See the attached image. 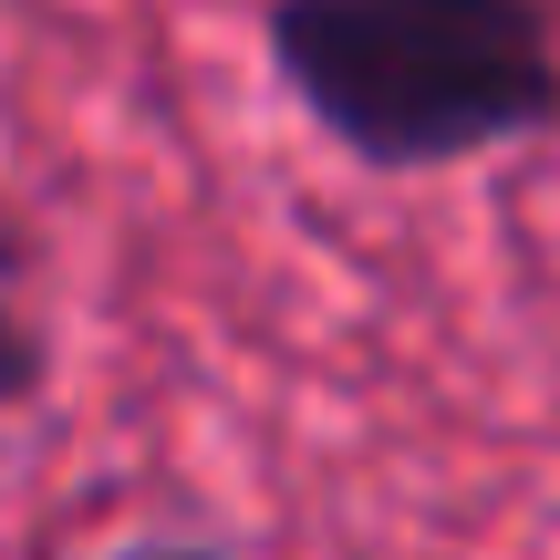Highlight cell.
Here are the masks:
<instances>
[{
    "label": "cell",
    "instance_id": "2",
    "mask_svg": "<svg viewBox=\"0 0 560 560\" xmlns=\"http://www.w3.org/2000/svg\"><path fill=\"white\" fill-rule=\"evenodd\" d=\"M42 384V322H32V270H21L11 229H0V405Z\"/></svg>",
    "mask_w": 560,
    "mask_h": 560
},
{
    "label": "cell",
    "instance_id": "3",
    "mask_svg": "<svg viewBox=\"0 0 560 560\" xmlns=\"http://www.w3.org/2000/svg\"><path fill=\"white\" fill-rule=\"evenodd\" d=\"M115 560H240V550H208V540H136V550H115Z\"/></svg>",
    "mask_w": 560,
    "mask_h": 560
},
{
    "label": "cell",
    "instance_id": "1",
    "mask_svg": "<svg viewBox=\"0 0 560 560\" xmlns=\"http://www.w3.org/2000/svg\"><path fill=\"white\" fill-rule=\"evenodd\" d=\"M270 62L363 166H457L560 115L540 0H270Z\"/></svg>",
    "mask_w": 560,
    "mask_h": 560
}]
</instances>
